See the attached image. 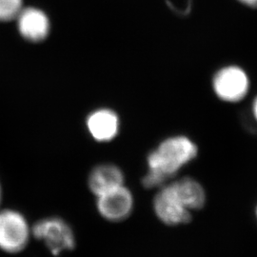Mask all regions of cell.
<instances>
[{
    "mask_svg": "<svg viewBox=\"0 0 257 257\" xmlns=\"http://www.w3.org/2000/svg\"><path fill=\"white\" fill-rule=\"evenodd\" d=\"M23 8V0H0V22L16 20Z\"/></svg>",
    "mask_w": 257,
    "mask_h": 257,
    "instance_id": "obj_11",
    "label": "cell"
},
{
    "mask_svg": "<svg viewBox=\"0 0 257 257\" xmlns=\"http://www.w3.org/2000/svg\"><path fill=\"white\" fill-rule=\"evenodd\" d=\"M86 128L94 141L109 143L117 138L121 120L115 110L110 108H97L87 115Z\"/></svg>",
    "mask_w": 257,
    "mask_h": 257,
    "instance_id": "obj_7",
    "label": "cell"
},
{
    "mask_svg": "<svg viewBox=\"0 0 257 257\" xmlns=\"http://www.w3.org/2000/svg\"><path fill=\"white\" fill-rule=\"evenodd\" d=\"M249 111H250V116L253 120V122L257 125V94L254 95L252 100L250 102V107H249Z\"/></svg>",
    "mask_w": 257,
    "mask_h": 257,
    "instance_id": "obj_12",
    "label": "cell"
},
{
    "mask_svg": "<svg viewBox=\"0 0 257 257\" xmlns=\"http://www.w3.org/2000/svg\"><path fill=\"white\" fill-rule=\"evenodd\" d=\"M135 206L133 193L123 185L96 197V209L103 218L110 222L125 220Z\"/></svg>",
    "mask_w": 257,
    "mask_h": 257,
    "instance_id": "obj_6",
    "label": "cell"
},
{
    "mask_svg": "<svg viewBox=\"0 0 257 257\" xmlns=\"http://www.w3.org/2000/svg\"><path fill=\"white\" fill-rule=\"evenodd\" d=\"M199 156V147L193 138L175 135L164 138L147 156V173L142 178L146 189H160L173 180L185 167Z\"/></svg>",
    "mask_w": 257,
    "mask_h": 257,
    "instance_id": "obj_1",
    "label": "cell"
},
{
    "mask_svg": "<svg viewBox=\"0 0 257 257\" xmlns=\"http://www.w3.org/2000/svg\"><path fill=\"white\" fill-rule=\"evenodd\" d=\"M239 4L250 10H257V0H236Z\"/></svg>",
    "mask_w": 257,
    "mask_h": 257,
    "instance_id": "obj_13",
    "label": "cell"
},
{
    "mask_svg": "<svg viewBox=\"0 0 257 257\" xmlns=\"http://www.w3.org/2000/svg\"><path fill=\"white\" fill-rule=\"evenodd\" d=\"M1 196H2V190H1V185H0V201H1Z\"/></svg>",
    "mask_w": 257,
    "mask_h": 257,
    "instance_id": "obj_14",
    "label": "cell"
},
{
    "mask_svg": "<svg viewBox=\"0 0 257 257\" xmlns=\"http://www.w3.org/2000/svg\"><path fill=\"white\" fill-rule=\"evenodd\" d=\"M30 229L25 217L14 210L0 212V248L16 253L26 247Z\"/></svg>",
    "mask_w": 257,
    "mask_h": 257,
    "instance_id": "obj_4",
    "label": "cell"
},
{
    "mask_svg": "<svg viewBox=\"0 0 257 257\" xmlns=\"http://www.w3.org/2000/svg\"><path fill=\"white\" fill-rule=\"evenodd\" d=\"M33 233L36 238L42 240L55 255L71 250L75 246L71 226L59 217H48L38 221L33 228Z\"/></svg>",
    "mask_w": 257,
    "mask_h": 257,
    "instance_id": "obj_3",
    "label": "cell"
},
{
    "mask_svg": "<svg viewBox=\"0 0 257 257\" xmlns=\"http://www.w3.org/2000/svg\"><path fill=\"white\" fill-rule=\"evenodd\" d=\"M251 77L237 63H228L217 68L211 75V88L217 100L236 105L248 98L251 91Z\"/></svg>",
    "mask_w": 257,
    "mask_h": 257,
    "instance_id": "obj_2",
    "label": "cell"
},
{
    "mask_svg": "<svg viewBox=\"0 0 257 257\" xmlns=\"http://www.w3.org/2000/svg\"><path fill=\"white\" fill-rule=\"evenodd\" d=\"M175 193L190 211H199L207 202V193L202 184L192 176L171 180Z\"/></svg>",
    "mask_w": 257,
    "mask_h": 257,
    "instance_id": "obj_10",
    "label": "cell"
},
{
    "mask_svg": "<svg viewBox=\"0 0 257 257\" xmlns=\"http://www.w3.org/2000/svg\"><path fill=\"white\" fill-rule=\"evenodd\" d=\"M254 212H255V217H256V220H257V204H256V206H255V211H254Z\"/></svg>",
    "mask_w": 257,
    "mask_h": 257,
    "instance_id": "obj_15",
    "label": "cell"
},
{
    "mask_svg": "<svg viewBox=\"0 0 257 257\" xmlns=\"http://www.w3.org/2000/svg\"><path fill=\"white\" fill-rule=\"evenodd\" d=\"M19 35L32 43L46 40L51 33V21L46 13L36 7H26L17 18Z\"/></svg>",
    "mask_w": 257,
    "mask_h": 257,
    "instance_id": "obj_8",
    "label": "cell"
},
{
    "mask_svg": "<svg viewBox=\"0 0 257 257\" xmlns=\"http://www.w3.org/2000/svg\"><path fill=\"white\" fill-rule=\"evenodd\" d=\"M154 211L158 219L169 226L187 224L192 220V211L185 207L171 181L158 189L154 198Z\"/></svg>",
    "mask_w": 257,
    "mask_h": 257,
    "instance_id": "obj_5",
    "label": "cell"
},
{
    "mask_svg": "<svg viewBox=\"0 0 257 257\" xmlns=\"http://www.w3.org/2000/svg\"><path fill=\"white\" fill-rule=\"evenodd\" d=\"M87 184L91 193L97 197L125 185V174L116 164L100 163L92 167Z\"/></svg>",
    "mask_w": 257,
    "mask_h": 257,
    "instance_id": "obj_9",
    "label": "cell"
}]
</instances>
